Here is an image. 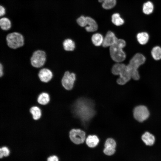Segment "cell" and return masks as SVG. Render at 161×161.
Listing matches in <instances>:
<instances>
[{
  "mask_svg": "<svg viewBox=\"0 0 161 161\" xmlns=\"http://www.w3.org/2000/svg\"><path fill=\"white\" fill-rule=\"evenodd\" d=\"M72 109L74 114L84 123L89 122L95 113L93 102L84 98H80L76 101Z\"/></svg>",
  "mask_w": 161,
  "mask_h": 161,
  "instance_id": "6da1fadb",
  "label": "cell"
},
{
  "mask_svg": "<svg viewBox=\"0 0 161 161\" xmlns=\"http://www.w3.org/2000/svg\"><path fill=\"white\" fill-rule=\"evenodd\" d=\"M8 46L10 48L16 49L23 46L24 39L21 33L14 32L8 33L6 38Z\"/></svg>",
  "mask_w": 161,
  "mask_h": 161,
  "instance_id": "277c9868",
  "label": "cell"
},
{
  "mask_svg": "<svg viewBox=\"0 0 161 161\" xmlns=\"http://www.w3.org/2000/svg\"><path fill=\"white\" fill-rule=\"evenodd\" d=\"M38 75L40 80L42 82L47 83L52 79L53 74L52 71L46 68H40Z\"/></svg>",
  "mask_w": 161,
  "mask_h": 161,
  "instance_id": "9c48e42d",
  "label": "cell"
},
{
  "mask_svg": "<svg viewBox=\"0 0 161 161\" xmlns=\"http://www.w3.org/2000/svg\"><path fill=\"white\" fill-rule=\"evenodd\" d=\"M126 45L125 41L123 39H118L114 44L110 47V54L113 61L119 63L125 60L126 54L123 49Z\"/></svg>",
  "mask_w": 161,
  "mask_h": 161,
  "instance_id": "7a4b0ae2",
  "label": "cell"
},
{
  "mask_svg": "<svg viewBox=\"0 0 161 161\" xmlns=\"http://www.w3.org/2000/svg\"><path fill=\"white\" fill-rule=\"evenodd\" d=\"M47 161H58V158L57 156L53 155L49 157Z\"/></svg>",
  "mask_w": 161,
  "mask_h": 161,
  "instance_id": "f546056e",
  "label": "cell"
},
{
  "mask_svg": "<svg viewBox=\"0 0 161 161\" xmlns=\"http://www.w3.org/2000/svg\"><path fill=\"white\" fill-rule=\"evenodd\" d=\"M141 138L143 142L147 145H152L155 142V138L154 136L148 132L144 134Z\"/></svg>",
  "mask_w": 161,
  "mask_h": 161,
  "instance_id": "4fadbf2b",
  "label": "cell"
},
{
  "mask_svg": "<svg viewBox=\"0 0 161 161\" xmlns=\"http://www.w3.org/2000/svg\"><path fill=\"white\" fill-rule=\"evenodd\" d=\"M151 54L153 58L155 60L161 59V48L158 46L155 47L152 49Z\"/></svg>",
  "mask_w": 161,
  "mask_h": 161,
  "instance_id": "d4e9b609",
  "label": "cell"
},
{
  "mask_svg": "<svg viewBox=\"0 0 161 161\" xmlns=\"http://www.w3.org/2000/svg\"><path fill=\"white\" fill-rule=\"evenodd\" d=\"M154 8V6L153 3L150 1H148L143 4V11L145 14L149 15L153 12Z\"/></svg>",
  "mask_w": 161,
  "mask_h": 161,
  "instance_id": "7402d4cb",
  "label": "cell"
},
{
  "mask_svg": "<svg viewBox=\"0 0 161 161\" xmlns=\"http://www.w3.org/2000/svg\"><path fill=\"white\" fill-rule=\"evenodd\" d=\"M149 114L147 108L144 106H139L136 107L133 111L134 118L140 122H143L147 119Z\"/></svg>",
  "mask_w": 161,
  "mask_h": 161,
  "instance_id": "52a82bcc",
  "label": "cell"
},
{
  "mask_svg": "<svg viewBox=\"0 0 161 161\" xmlns=\"http://www.w3.org/2000/svg\"><path fill=\"white\" fill-rule=\"evenodd\" d=\"M115 151V148H105L103 151L105 154L108 156H111L114 153Z\"/></svg>",
  "mask_w": 161,
  "mask_h": 161,
  "instance_id": "f1b7e54d",
  "label": "cell"
},
{
  "mask_svg": "<svg viewBox=\"0 0 161 161\" xmlns=\"http://www.w3.org/2000/svg\"><path fill=\"white\" fill-rule=\"evenodd\" d=\"M50 100V97L49 94L45 92L40 93L37 98V101L38 103L41 105L47 104Z\"/></svg>",
  "mask_w": 161,
  "mask_h": 161,
  "instance_id": "5bb4252c",
  "label": "cell"
},
{
  "mask_svg": "<svg viewBox=\"0 0 161 161\" xmlns=\"http://www.w3.org/2000/svg\"><path fill=\"white\" fill-rule=\"evenodd\" d=\"M116 145L115 141L113 139L109 138L106 140L104 145L105 148H115Z\"/></svg>",
  "mask_w": 161,
  "mask_h": 161,
  "instance_id": "484cf974",
  "label": "cell"
},
{
  "mask_svg": "<svg viewBox=\"0 0 161 161\" xmlns=\"http://www.w3.org/2000/svg\"><path fill=\"white\" fill-rule=\"evenodd\" d=\"M118 39L113 32L110 31H109L103 39L102 46L105 47H110L114 44Z\"/></svg>",
  "mask_w": 161,
  "mask_h": 161,
  "instance_id": "8fae6325",
  "label": "cell"
},
{
  "mask_svg": "<svg viewBox=\"0 0 161 161\" xmlns=\"http://www.w3.org/2000/svg\"><path fill=\"white\" fill-rule=\"evenodd\" d=\"M62 44L64 50L66 52L73 51L75 47L74 41L69 38L64 39L63 42Z\"/></svg>",
  "mask_w": 161,
  "mask_h": 161,
  "instance_id": "2e32d148",
  "label": "cell"
},
{
  "mask_svg": "<svg viewBox=\"0 0 161 161\" xmlns=\"http://www.w3.org/2000/svg\"><path fill=\"white\" fill-rule=\"evenodd\" d=\"M126 65L124 64L118 63L113 66L112 72L115 75H119L121 72L126 68Z\"/></svg>",
  "mask_w": 161,
  "mask_h": 161,
  "instance_id": "ac0fdd59",
  "label": "cell"
},
{
  "mask_svg": "<svg viewBox=\"0 0 161 161\" xmlns=\"http://www.w3.org/2000/svg\"><path fill=\"white\" fill-rule=\"evenodd\" d=\"M137 38L138 42L140 44L144 45L148 42L149 37L147 33L142 32L139 33L137 34Z\"/></svg>",
  "mask_w": 161,
  "mask_h": 161,
  "instance_id": "44dd1931",
  "label": "cell"
},
{
  "mask_svg": "<svg viewBox=\"0 0 161 161\" xmlns=\"http://www.w3.org/2000/svg\"><path fill=\"white\" fill-rule=\"evenodd\" d=\"M46 59V52L42 50H38L32 53L30 59L31 64L33 67L40 69L45 64Z\"/></svg>",
  "mask_w": 161,
  "mask_h": 161,
  "instance_id": "5b68a950",
  "label": "cell"
},
{
  "mask_svg": "<svg viewBox=\"0 0 161 161\" xmlns=\"http://www.w3.org/2000/svg\"><path fill=\"white\" fill-rule=\"evenodd\" d=\"M69 136L71 140L76 144L83 143L86 139L85 132L79 129H72L69 132Z\"/></svg>",
  "mask_w": 161,
  "mask_h": 161,
  "instance_id": "ba28073f",
  "label": "cell"
},
{
  "mask_svg": "<svg viewBox=\"0 0 161 161\" xmlns=\"http://www.w3.org/2000/svg\"><path fill=\"white\" fill-rule=\"evenodd\" d=\"M30 112L32 115L33 119L35 120H38L41 117V110L37 106H34L32 107L30 109Z\"/></svg>",
  "mask_w": 161,
  "mask_h": 161,
  "instance_id": "d6986e66",
  "label": "cell"
},
{
  "mask_svg": "<svg viewBox=\"0 0 161 161\" xmlns=\"http://www.w3.org/2000/svg\"><path fill=\"white\" fill-rule=\"evenodd\" d=\"M4 74V69L2 64L0 63V77H2Z\"/></svg>",
  "mask_w": 161,
  "mask_h": 161,
  "instance_id": "1f68e13d",
  "label": "cell"
},
{
  "mask_svg": "<svg viewBox=\"0 0 161 161\" xmlns=\"http://www.w3.org/2000/svg\"><path fill=\"white\" fill-rule=\"evenodd\" d=\"M5 13V9L4 7L1 5L0 6V16L1 17L4 16Z\"/></svg>",
  "mask_w": 161,
  "mask_h": 161,
  "instance_id": "4dcf8cb0",
  "label": "cell"
},
{
  "mask_svg": "<svg viewBox=\"0 0 161 161\" xmlns=\"http://www.w3.org/2000/svg\"><path fill=\"white\" fill-rule=\"evenodd\" d=\"M120 77L117 80V83L120 85H123L126 83L131 78L130 71L127 65L126 68L121 72Z\"/></svg>",
  "mask_w": 161,
  "mask_h": 161,
  "instance_id": "30bf717a",
  "label": "cell"
},
{
  "mask_svg": "<svg viewBox=\"0 0 161 161\" xmlns=\"http://www.w3.org/2000/svg\"><path fill=\"white\" fill-rule=\"evenodd\" d=\"M76 79L75 74L66 71L61 79V83L63 87L66 90H70L73 88Z\"/></svg>",
  "mask_w": 161,
  "mask_h": 161,
  "instance_id": "8992f818",
  "label": "cell"
},
{
  "mask_svg": "<svg viewBox=\"0 0 161 161\" xmlns=\"http://www.w3.org/2000/svg\"><path fill=\"white\" fill-rule=\"evenodd\" d=\"M112 21L114 24L117 26H121L124 22V20L120 17V14L117 13H114L112 15Z\"/></svg>",
  "mask_w": 161,
  "mask_h": 161,
  "instance_id": "cb8c5ba5",
  "label": "cell"
},
{
  "mask_svg": "<svg viewBox=\"0 0 161 161\" xmlns=\"http://www.w3.org/2000/svg\"><path fill=\"white\" fill-rule=\"evenodd\" d=\"M12 23L10 20L6 17H3L0 19V28L3 30L7 31L11 28Z\"/></svg>",
  "mask_w": 161,
  "mask_h": 161,
  "instance_id": "e0dca14e",
  "label": "cell"
},
{
  "mask_svg": "<svg viewBox=\"0 0 161 161\" xmlns=\"http://www.w3.org/2000/svg\"><path fill=\"white\" fill-rule=\"evenodd\" d=\"M86 17L82 16L79 17L77 20L78 24L81 27H85Z\"/></svg>",
  "mask_w": 161,
  "mask_h": 161,
  "instance_id": "83f0119b",
  "label": "cell"
},
{
  "mask_svg": "<svg viewBox=\"0 0 161 161\" xmlns=\"http://www.w3.org/2000/svg\"><path fill=\"white\" fill-rule=\"evenodd\" d=\"M99 141L98 138L95 135H89L86 139V144L90 148H94L96 146Z\"/></svg>",
  "mask_w": 161,
  "mask_h": 161,
  "instance_id": "9a60e30c",
  "label": "cell"
},
{
  "mask_svg": "<svg viewBox=\"0 0 161 161\" xmlns=\"http://www.w3.org/2000/svg\"><path fill=\"white\" fill-rule=\"evenodd\" d=\"M103 38L100 33H96L93 34L92 37V41L95 46H100L102 44Z\"/></svg>",
  "mask_w": 161,
  "mask_h": 161,
  "instance_id": "603a6c76",
  "label": "cell"
},
{
  "mask_svg": "<svg viewBox=\"0 0 161 161\" xmlns=\"http://www.w3.org/2000/svg\"><path fill=\"white\" fill-rule=\"evenodd\" d=\"M99 2L102 3V7L105 9H112L116 5V0H98Z\"/></svg>",
  "mask_w": 161,
  "mask_h": 161,
  "instance_id": "ffe728a7",
  "label": "cell"
},
{
  "mask_svg": "<svg viewBox=\"0 0 161 161\" xmlns=\"http://www.w3.org/2000/svg\"><path fill=\"white\" fill-rule=\"evenodd\" d=\"M10 154L9 149L6 146H3L0 148V157L2 158L3 156L7 157Z\"/></svg>",
  "mask_w": 161,
  "mask_h": 161,
  "instance_id": "4316f807",
  "label": "cell"
},
{
  "mask_svg": "<svg viewBox=\"0 0 161 161\" xmlns=\"http://www.w3.org/2000/svg\"><path fill=\"white\" fill-rule=\"evenodd\" d=\"M145 56L140 53L135 54L131 58L127 66L130 70L131 78L135 80L140 78V76L138 71V69L145 62Z\"/></svg>",
  "mask_w": 161,
  "mask_h": 161,
  "instance_id": "3957f363",
  "label": "cell"
},
{
  "mask_svg": "<svg viewBox=\"0 0 161 161\" xmlns=\"http://www.w3.org/2000/svg\"><path fill=\"white\" fill-rule=\"evenodd\" d=\"M85 27L88 32H93L98 29V25L95 21L89 17H86Z\"/></svg>",
  "mask_w": 161,
  "mask_h": 161,
  "instance_id": "7c38bea8",
  "label": "cell"
}]
</instances>
